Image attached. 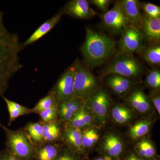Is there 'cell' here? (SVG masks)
I'll use <instances>...</instances> for the list:
<instances>
[{
  "mask_svg": "<svg viewBox=\"0 0 160 160\" xmlns=\"http://www.w3.org/2000/svg\"><path fill=\"white\" fill-rule=\"evenodd\" d=\"M152 105L154 106L159 115L160 114V91H151L148 96Z\"/></svg>",
  "mask_w": 160,
  "mask_h": 160,
  "instance_id": "1f68e13d",
  "label": "cell"
},
{
  "mask_svg": "<svg viewBox=\"0 0 160 160\" xmlns=\"http://www.w3.org/2000/svg\"><path fill=\"white\" fill-rule=\"evenodd\" d=\"M6 105L9 113V120L8 122V125L9 126H10L12 123L14 122L15 120L18 118L25 115L31 113L30 112L22 111V110L15 109L9 104H6Z\"/></svg>",
  "mask_w": 160,
  "mask_h": 160,
  "instance_id": "4dcf8cb0",
  "label": "cell"
},
{
  "mask_svg": "<svg viewBox=\"0 0 160 160\" xmlns=\"http://www.w3.org/2000/svg\"><path fill=\"white\" fill-rule=\"evenodd\" d=\"M111 114L115 122L120 125L128 124L134 117L133 110L129 106L121 104L112 109Z\"/></svg>",
  "mask_w": 160,
  "mask_h": 160,
  "instance_id": "44dd1931",
  "label": "cell"
},
{
  "mask_svg": "<svg viewBox=\"0 0 160 160\" xmlns=\"http://www.w3.org/2000/svg\"><path fill=\"white\" fill-rule=\"evenodd\" d=\"M25 130L33 145L36 146L43 143V123L30 122L26 125Z\"/></svg>",
  "mask_w": 160,
  "mask_h": 160,
  "instance_id": "d4e9b609",
  "label": "cell"
},
{
  "mask_svg": "<svg viewBox=\"0 0 160 160\" xmlns=\"http://www.w3.org/2000/svg\"><path fill=\"white\" fill-rule=\"evenodd\" d=\"M143 72L142 64L133 55L115 53L102 70L101 77L104 78L109 75L117 74L135 80L140 77Z\"/></svg>",
  "mask_w": 160,
  "mask_h": 160,
  "instance_id": "277c9868",
  "label": "cell"
},
{
  "mask_svg": "<svg viewBox=\"0 0 160 160\" xmlns=\"http://www.w3.org/2000/svg\"><path fill=\"white\" fill-rule=\"evenodd\" d=\"M56 160H83L82 158L71 151L66 145L60 146Z\"/></svg>",
  "mask_w": 160,
  "mask_h": 160,
  "instance_id": "f546056e",
  "label": "cell"
},
{
  "mask_svg": "<svg viewBox=\"0 0 160 160\" xmlns=\"http://www.w3.org/2000/svg\"><path fill=\"white\" fill-rule=\"evenodd\" d=\"M141 32L133 27L128 26L121 34L116 53L132 55L134 52H139L144 47Z\"/></svg>",
  "mask_w": 160,
  "mask_h": 160,
  "instance_id": "9c48e42d",
  "label": "cell"
},
{
  "mask_svg": "<svg viewBox=\"0 0 160 160\" xmlns=\"http://www.w3.org/2000/svg\"><path fill=\"white\" fill-rule=\"evenodd\" d=\"M56 105L58 104L52 95L49 92L47 95L39 101L32 109H31V112L39 115L46 109Z\"/></svg>",
  "mask_w": 160,
  "mask_h": 160,
  "instance_id": "4316f807",
  "label": "cell"
},
{
  "mask_svg": "<svg viewBox=\"0 0 160 160\" xmlns=\"http://www.w3.org/2000/svg\"><path fill=\"white\" fill-rule=\"evenodd\" d=\"M82 134L83 146L87 152L98 142L100 137L99 130L92 126L82 130Z\"/></svg>",
  "mask_w": 160,
  "mask_h": 160,
  "instance_id": "cb8c5ba5",
  "label": "cell"
},
{
  "mask_svg": "<svg viewBox=\"0 0 160 160\" xmlns=\"http://www.w3.org/2000/svg\"><path fill=\"white\" fill-rule=\"evenodd\" d=\"M101 16L103 28L112 34H121L128 26L121 1H116L113 7Z\"/></svg>",
  "mask_w": 160,
  "mask_h": 160,
  "instance_id": "ba28073f",
  "label": "cell"
},
{
  "mask_svg": "<svg viewBox=\"0 0 160 160\" xmlns=\"http://www.w3.org/2000/svg\"><path fill=\"white\" fill-rule=\"evenodd\" d=\"M145 83L151 91H160V70L158 68H153L146 75Z\"/></svg>",
  "mask_w": 160,
  "mask_h": 160,
  "instance_id": "484cf974",
  "label": "cell"
},
{
  "mask_svg": "<svg viewBox=\"0 0 160 160\" xmlns=\"http://www.w3.org/2000/svg\"><path fill=\"white\" fill-rule=\"evenodd\" d=\"M77 61V59L65 70L49 92L58 105L76 97L75 93L74 77Z\"/></svg>",
  "mask_w": 160,
  "mask_h": 160,
  "instance_id": "8992f818",
  "label": "cell"
},
{
  "mask_svg": "<svg viewBox=\"0 0 160 160\" xmlns=\"http://www.w3.org/2000/svg\"><path fill=\"white\" fill-rule=\"evenodd\" d=\"M2 97L3 100L5 101L6 104H9V105L12 106L13 108L19 109V110H22V111L30 112L32 113L31 109H29V108H27V107H25V106L20 105L18 103L11 101V100L5 97L4 96H3Z\"/></svg>",
  "mask_w": 160,
  "mask_h": 160,
  "instance_id": "836d02e7",
  "label": "cell"
},
{
  "mask_svg": "<svg viewBox=\"0 0 160 160\" xmlns=\"http://www.w3.org/2000/svg\"><path fill=\"white\" fill-rule=\"evenodd\" d=\"M6 133V149L15 157L21 160H34L36 147L29 138L25 128L11 130L2 127Z\"/></svg>",
  "mask_w": 160,
  "mask_h": 160,
  "instance_id": "3957f363",
  "label": "cell"
},
{
  "mask_svg": "<svg viewBox=\"0 0 160 160\" xmlns=\"http://www.w3.org/2000/svg\"><path fill=\"white\" fill-rule=\"evenodd\" d=\"M89 2L95 6L98 9L105 12L108 11L112 1L110 0H91Z\"/></svg>",
  "mask_w": 160,
  "mask_h": 160,
  "instance_id": "d6a6232c",
  "label": "cell"
},
{
  "mask_svg": "<svg viewBox=\"0 0 160 160\" xmlns=\"http://www.w3.org/2000/svg\"><path fill=\"white\" fill-rule=\"evenodd\" d=\"M93 160H115L111 157H109L107 156L102 155L99 157L96 158Z\"/></svg>",
  "mask_w": 160,
  "mask_h": 160,
  "instance_id": "8d00e7d4",
  "label": "cell"
},
{
  "mask_svg": "<svg viewBox=\"0 0 160 160\" xmlns=\"http://www.w3.org/2000/svg\"><path fill=\"white\" fill-rule=\"evenodd\" d=\"M86 31V38L80 50L84 63L89 69H93L110 61L116 53L115 43L104 33L88 27Z\"/></svg>",
  "mask_w": 160,
  "mask_h": 160,
  "instance_id": "7a4b0ae2",
  "label": "cell"
},
{
  "mask_svg": "<svg viewBox=\"0 0 160 160\" xmlns=\"http://www.w3.org/2000/svg\"><path fill=\"white\" fill-rule=\"evenodd\" d=\"M121 2L126 14L128 26L135 28L141 32L142 18L140 2L138 0H122Z\"/></svg>",
  "mask_w": 160,
  "mask_h": 160,
  "instance_id": "2e32d148",
  "label": "cell"
},
{
  "mask_svg": "<svg viewBox=\"0 0 160 160\" xmlns=\"http://www.w3.org/2000/svg\"><path fill=\"white\" fill-rule=\"evenodd\" d=\"M0 160H21L15 157L7 149L0 151Z\"/></svg>",
  "mask_w": 160,
  "mask_h": 160,
  "instance_id": "e575fe53",
  "label": "cell"
},
{
  "mask_svg": "<svg viewBox=\"0 0 160 160\" xmlns=\"http://www.w3.org/2000/svg\"><path fill=\"white\" fill-rule=\"evenodd\" d=\"M153 160H160L159 156L158 155Z\"/></svg>",
  "mask_w": 160,
  "mask_h": 160,
  "instance_id": "74e56055",
  "label": "cell"
},
{
  "mask_svg": "<svg viewBox=\"0 0 160 160\" xmlns=\"http://www.w3.org/2000/svg\"><path fill=\"white\" fill-rule=\"evenodd\" d=\"M94 120L90 109L86 104L74 115L71 119L66 124L72 127L82 130L92 126Z\"/></svg>",
  "mask_w": 160,
  "mask_h": 160,
  "instance_id": "ac0fdd59",
  "label": "cell"
},
{
  "mask_svg": "<svg viewBox=\"0 0 160 160\" xmlns=\"http://www.w3.org/2000/svg\"><path fill=\"white\" fill-rule=\"evenodd\" d=\"M143 60L153 68H158L160 64V44L144 46L139 52Z\"/></svg>",
  "mask_w": 160,
  "mask_h": 160,
  "instance_id": "7402d4cb",
  "label": "cell"
},
{
  "mask_svg": "<svg viewBox=\"0 0 160 160\" xmlns=\"http://www.w3.org/2000/svg\"><path fill=\"white\" fill-rule=\"evenodd\" d=\"M63 15L62 11L60 10L53 17L40 25L27 39L22 43L23 48L32 45L45 36L57 25Z\"/></svg>",
  "mask_w": 160,
  "mask_h": 160,
  "instance_id": "e0dca14e",
  "label": "cell"
},
{
  "mask_svg": "<svg viewBox=\"0 0 160 160\" xmlns=\"http://www.w3.org/2000/svg\"><path fill=\"white\" fill-rule=\"evenodd\" d=\"M74 82L76 96L85 102L100 89L97 79L90 69L78 58L74 71Z\"/></svg>",
  "mask_w": 160,
  "mask_h": 160,
  "instance_id": "5b68a950",
  "label": "cell"
},
{
  "mask_svg": "<svg viewBox=\"0 0 160 160\" xmlns=\"http://www.w3.org/2000/svg\"><path fill=\"white\" fill-rule=\"evenodd\" d=\"M0 10V97L9 88L12 78L22 68L20 53L23 47L18 34L7 29Z\"/></svg>",
  "mask_w": 160,
  "mask_h": 160,
  "instance_id": "6da1fadb",
  "label": "cell"
},
{
  "mask_svg": "<svg viewBox=\"0 0 160 160\" xmlns=\"http://www.w3.org/2000/svg\"><path fill=\"white\" fill-rule=\"evenodd\" d=\"M86 105L98 125L102 126L106 123L111 105V97L107 90L100 88L86 101Z\"/></svg>",
  "mask_w": 160,
  "mask_h": 160,
  "instance_id": "52a82bcc",
  "label": "cell"
},
{
  "mask_svg": "<svg viewBox=\"0 0 160 160\" xmlns=\"http://www.w3.org/2000/svg\"><path fill=\"white\" fill-rule=\"evenodd\" d=\"M3 125H2V124H1V123L0 122V127H2Z\"/></svg>",
  "mask_w": 160,
  "mask_h": 160,
  "instance_id": "f35d334b",
  "label": "cell"
},
{
  "mask_svg": "<svg viewBox=\"0 0 160 160\" xmlns=\"http://www.w3.org/2000/svg\"><path fill=\"white\" fill-rule=\"evenodd\" d=\"M152 120L150 118H145L135 123L129 129V136L134 140H140L146 137L153 124Z\"/></svg>",
  "mask_w": 160,
  "mask_h": 160,
  "instance_id": "603a6c76",
  "label": "cell"
},
{
  "mask_svg": "<svg viewBox=\"0 0 160 160\" xmlns=\"http://www.w3.org/2000/svg\"><path fill=\"white\" fill-rule=\"evenodd\" d=\"M120 160H143L134 151H129L126 154L123 155Z\"/></svg>",
  "mask_w": 160,
  "mask_h": 160,
  "instance_id": "d590c367",
  "label": "cell"
},
{
  "mask_svg": "<svg viewBox=\"0 0 160 160\" xmlns=\"http://www.w3.org/2000/svg\"><path fill=\"white\" fill-rule=\"evenodd\" d=\"M142 22L141 33L143 41L148 45L159 44L160 42V18H153L142 14Z\"/></svg>",
  "mask_w": 160,
  "mask_h": 160,
  "instance_id": "4fadbf2b",
  "label": "cell"
},
{
  "mask_svg": "<svg viewBox=\"0 0 160 160\" xmlns=\"http://www.w3.org/2000/svg\"><path fill=\"white\" fill-rule=\"evenodd\" d=\"M60 146L55 143H43L36 146L34 160H56Z\"/></svg>",
  "mask_w": 160,
  "mask_h": 160,
  "instance_id": "ffe728a7",
  "label": "cell"
},
{
  "mask_svg": "<svg viewBox=\"0 0 160 160\" xmlns=\"http://www.w3.org/2000/svg\"><path fill=\"white\" fill-rule=\"evenodd\" d=\"M99 150L102 155L109 156L115 160H120L125 152L124 141L117 133L108 132L103 137Z\"/></svg>",
  "mask_w": 160,
  "mask_h": 160,
  "instance_id": "30bf717a",
  "label": "cell"
},
{
  "mask_svg": "<svg viewBox=\"0 0 160 160\" xmlns=\"http://www.w3.org/2000/svg\"><path fill=\"white\" fill-rule=\"evenodd\" d=\"M58 105H54L40 113L41 122L43 123L52 122L58 120Z\"/></svg>",
  "mask_w": 160,
  "mask_h": 160,
  "instance_id": "f1b7e54d",
  "label": "cell"
},
{
  "mask_svg": "<svg viewBox=\"0 0 160 160\" xmlns=\"http://www.w3.org/2000/svg\"><path fill=\"white\" fill-rule=\"evenodd\" d=\"M62 138L71 151L80 156L82 159L87 157V152L82 142V130L72 127L65 123L62 129Z\"/></svg>",
  "mask_w": 160,
  "mask_h": 160,
  "instance_id": "8fae6325",
  "label": "cell"
},
{
  "mask_svg": "<svg viewBox=\"0 0 160 160\" xmlns=\"http://www.w3.org/2000/svg\"><path fill=\"white\" fill-rule=\"evenodd\" d=\"M87 0H71L66 3L62 9L63 14L74 18L89 19L96 15L95 12L90 6Z\"/></svg>",
  "mask_w": 160,
  "mask_h": 160,
  "instance_id": "7c38bea8",
  "label": "cell"
},
{
  "mask_svg": "<svg viewBox=\"0 0 160 160\" xmlns=\"http://www.w3.org/2000/svg\"><path fill=\"white\" fill-rule=\"evenodd\" d=\"M140 8L144 15L153 18H160V7L149 2H140Z\"/></svg>",
  "mask_w": 160,
  "mask_h": 160,
  "instance_id": "83f0119b",
  "label": "cell"
},
{
  "mask_svg": "<svg viewBox=\"0 0 160 160\" xmlns=\"http://www.w3.org/2000/svg\"><path fill=\"white\" fill-rule=\"evenodd\" d=\"M105 78L106 86L114 94L119 96L126 95L138 83L136 80L117 74L109 75Z\"/></svg>",
  "mask_w": 160,
  "mask_h": 160,
  "instance_id": "9a60e30c",
  "label": "cell"
},
{
  "mask_svg": "<svg viewBox=\"0 0 160 160\" xmlns=\"http://www.w3.org/2000/svg\"><path fill=\"white\" fill-rule=\"evenodd\" d=\"M126 100L129 107L138 113L146 114L151 110L152 105L149 96L140 88L132 89Z\"/></svg>",
  "mask_w": 160,
  "mask_h": 160,
  "instance_id": "5bb4252c",
  "label": "cell"
},
{
  "mask_svg": "<svg viewBox=\"0 0 160 160\" xmlns=\"http://www.w3.org/2000/svg\"><path fill=\"white\" fill-rule=\"evenodd\" d=\"M134 151L143 160H153L158 156L154 143L147 137L140 139L135 146Z\"/></svg>",
  "mask_w": 160,
  "mask_h": 160,
  "instance_id": "d6986e66",
  "label": "cell"
}]
</instances>
